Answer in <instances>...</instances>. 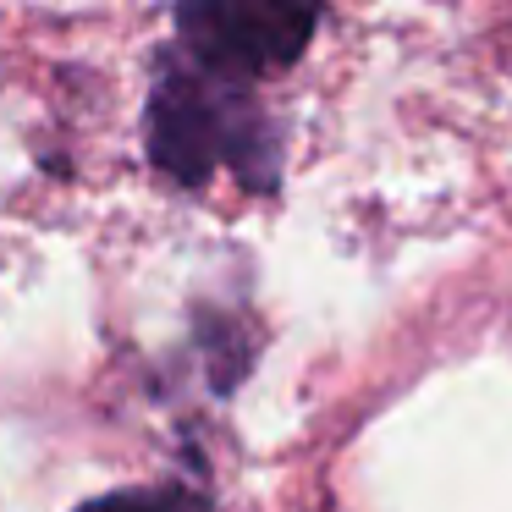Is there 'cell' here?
<instances>
[{"mask_svg":"<svg viewBox=\"0 0 512 512\" xmlns=\"http://www.w3.org/2000/svg\"><path fill=\"white\" fill-rule=\"evenodd\" d=\"M78 512H193L188 490H116V496L83 501Z\"/></svg>","mask_w":512,"mask_h":512,"instance_id":"3","label":"cell"},{"mask_svg":"<svg viewBox=\"0 0 512 512\" xmlns=\"http://www.w3.org/2000/svg\"><path fill=\"white\" fill-rule=\"evenodd\" d=\"M320 28L314 6L281 0H193L177 12V50L210 78L254 89L259 78L292 67Z\"/></svg>","mask_w":512,"mask_h":512,"instance_id":"2","label":"cell"},{"mask_svg":"<svg viewBox=\"0 0 512 512\" xmlns=\"http://www.w3.org/2000/svg\"><path fill=\"white\" fill-rule=\"evenodd\" d=\"M149 160L182 188H204L215 171H237L248 188H276L281 138L254 89L210 78L182 50H166L149 89Z\"/></svg>","mask_w":512,"mask_h":512,"instance_id":"1","label":"cell"}]
</instances>
